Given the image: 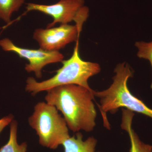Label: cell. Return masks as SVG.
Wrapping results in <instances>:
<instances>
[{
	"label": "cell",
	"instance_id": "277c9868",
	"mask_svg": "<svg viewBox=\"0 0 152 152\" xmlns=\"http://www.w3.org/2000/svg\"><path fill=\"white\" fill-rule=\"evenodd\" d=\"M28 123L36 131L40 145L50 149H56L70 137L64 117L55 106L45 102L36 104Z\"/></svg>",
	"mask_w": 152,
	"mask_h": 152
},
{
	"label": "cell",
	"instance_id": "8fae6325",
	"mask_svg": "<svg viewBox=\"0 0 152 152\" xmlns=\"http://www.w3.org/2000/svg\"><path fill=\"white\" fill-rule=\"evenodd\" d=\"M26 0H0V18L6 23L11 22L12 14L18 11Z\"/></svg>",
	"mask_w": 152,
	"mask_h": 152
},
{
	"label": "cell",
	"instance_id": "7a4b0ae2",
	"mask_svg": "<svg viewBox=\"0 0 152 152\" xmlns=\"http://www.w3.org/2000/svg\"><path fill=\"white\" fill-rule=\"evenodd\" d=\"M114 72L115 75L113 77V83L108 88L101 91H94V96L100 99L99 107L105 126L110 128L107 113H115L121 107H125L131 111L140 113L152 118V109L133 96L129 89L128 80L133 77L134 72L129 64L126 62L118 64Z\"/></svg>",
	"mask_w": 152,
	"mask_h": 152
},
{
	"label": "cell",
	"instance_id": "7c38bea8",
	"mask_svg": "<svg viewBox=\"0 0 152 152\" xmlns=\"http://www.w3.org/2000/svg\"><path fill=\"white\" fill-rule=\"evenodd\" d=\"M135 46L138 50L137 56L140 58L145 59L149 61L151 66L152 72V42H137ZM151 88H152V79Z\"/></svg>",
	"mask_w": 152,
	"mask_h": 152
},
{
	"label": "cell",
	"instance_id": "30bf717a",
	"mask_svg": "<svg viewBox=\"0 0 152 152\" xmlns=\"http://www.w3.org/2000/svg\"><path fill=\"white\" fill-rule=\"evenodd\" d=\"M10 138L7 143L0 148V152H26L28 145L26 142L18 143L17 139L18 123L13 120L10 124Z\"/></svg>",
	"mask_w": 152,
	"mask_h": 152
},
{
	"label": "cell",
	"instance_id": "8992f818",
	"mask_svg": "<svg viewBox=\"0 0 152 152\" xmlns=\"http://www.w3.org/2000/svg\"><path fill=\"white\" fill-rule=\"evenodd\" d=\"M0 47L5 51L15 53L21 58L28 61L25 66V70L28 72L34 73L37 78L42 77V69L50 64L61 62L64 60V55L59 51H49L39 48L32 50L23 48L15 45L8 38L0 40Z\"/></svg>",
	"mask_w": 152,
	"mask_h": 152
},
{
	"label": "cell",
	"instance_id": "9c48e42d",
	"mask_svg": "<svg viewBox=\"0 0 152 152\" xmlns=\"http://www.w3.org/2000/svg\"><path fill=\"white\" fill-rule=\"evenodd\" d=\"M97 140L91 137L83 140L81 133L78 132L76 135L70 136L63 143L64 152H102L96 151Z\"/></svg>",
	"mask_w": 152,
	"mask_h": 152
},
{
	"label": "cell",
	"instance_id": "6da1fadb",
	"mask_svg": "<svg viewBox=\"0 0 152 152\" xmlns=\"http://www.w3.org/2000/svg\"><path fill=\"white\" fill-rule=\"evenodd\" d=\"M47 91L46 102L61 112L71 130L89 132L94 130L97 116L94 90L72 84L54 87Z\"/></svg>",
	"mask_w": 152,
	"mask_h": 152
},
{
	"label": "cell",
	"instance_id": "5b68a950",
	"mask_svg": "<svg viewBox=\"0 0 152 152\" xmlns=\"http://www.w3.org/2000/svg\"><path fill=\"white\" fill-rule=\"evenodd\" d=\"M84 0H60L54 4H39L28 3L26 13L30 11H37L50 16L53 21L47 28H53L57 23L67 24L72 21L82 31L83 25L89 15V10L84 5Z\"/></svg>",
	"mask_w": 152,
	"mask_h": 152
},
{
	"label": "cell",
	"instance_id": "4fadbf2b",
	"mask_svg": "<svg viewBox=\"0 0 152 152\" xmlns=\"http://www.w3.org/2000/svg\"><path fill=\"white\" fill-rule=\"evenodd\" d=\"M13 120V116L12 115H9L0 119V133L7 126L11 124Z\"/></svg>",
	"mask_w": 152,
	"mask_h": 152
},
{
	"label": "cell",
	"instance_id": "52a82bcc",
	"mask_svg": "<svg viewBox=\"0 0 152 152\" xmlns=\"http://www.w3.org/2000/svg\"><path fill=\"white\" fill-rule=\"evenodd\" d=\"M80 31L76 25H61L58 27L37 29L33 38L40 48L49 51H58L68 44L78 40Z\"/></svg>",
	"mask_w": 152,
	"mask_h": 152
},
{
	"label": "cell",
	"instance_id": "ba28073f",
	"mask_svg": "<svg viewBox=\"0 0 152 152\" xmlns=\"http://www.w3.org/2000/svg\"><path fill=\"white\" fill-rule=\"evenodd\" d=\"M134 116L133 112L123 109L121 127L128 133L129 137L131 142L130 152H152V145L142 142L133 130L132 124Z\"/></svg>",
	"mask_w": 152,
	"mask_h": 152
},
{
	"label": "cell",
	"instance_id": "3957f363",
	"mask_svg": "<svg viewBox=\"0 0 152 152\" xmlns=\"http://www.w3.org/2000/svg\"><path fill=\"white\" fill-rule=\"evenodd\" d=\"M62 67L56 71V74L50 78L39 82L32 77L26 80L25 89L32 95L54 88L66 85H76L92 90L88 80L91 77L101 71L99 64L86 61L79 54V40L76 42L73 53L69 59L63 60Z\"/></svg>",
	"mask_w": 152,
	"mask_h": 152
}]
</instances>
